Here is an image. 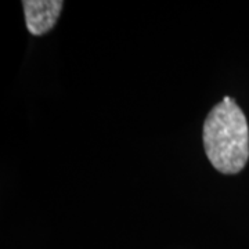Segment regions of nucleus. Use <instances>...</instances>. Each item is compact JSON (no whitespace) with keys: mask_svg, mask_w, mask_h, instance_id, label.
<instances>
[{"mask_svg":"<svg viewBox=\"0 0 249 249\" xmlns=\"http://www.w3.org/2000/svg\"><path fill=\"white\" fill-rule=\"evenodd\" d=\"M204 147L214 169L237 175L249 160V127L247 116L231 97H224L204 122Z\"/></svg>","mask_w":249,"mask_h":249,"instance_id":"f257e3e1","label":"nucleus"},{"mask_svg":"<svg viewBox=\"0 0 249 249\" xmlns=\"http://www.w3.org/2000/svg\"><path fill=\"white\" fill-rule=\"evenodd\" d=\"M24 14L28 31L35 36L50 32L61 14L62 0H24Z\"/></svg>","mask_w":249,"mask_h":249,"instance_id":"f03ea898","label":"nucleus"}]
</instances>
